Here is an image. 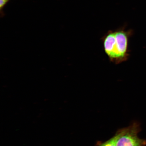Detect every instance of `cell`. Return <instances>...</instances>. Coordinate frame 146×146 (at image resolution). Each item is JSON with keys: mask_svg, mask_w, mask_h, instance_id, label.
I'll use <instances>...</instances> for the list:
<instances>
[{"mask_svg": "<svg viewBox=\"0 0 146 146\" xmlns=\"http://www.w3.org/2000/svg\"><path fill=\"white\" fill-rule=\"evenodd\" d=\"M140 130V125L137 123L120 129L115 135L116 146H145L146 140L138 136Z\"/></svg>", "mask_w": 146, "mask_h": 146, "instance_id": "7a4b0ae2", "label": "cell"}, {"mask_svg": "<svg viewBox=\"0 0 146 146\" xmlns=\"http://www.w3.org/2000/svg\"><path fill=\"white\" fill-rule=\"evenodd\" d=\"M132 33V30H125L123 27L109 31L102 38L104 50L111 62L118 64L128 59L129 40Z\"/></svg>", "mask_w": 146, "mask_h": 146, "instance_id": "6da1fadb", "label": "cell"}, {"mask_svg": "<svg viewBox=\"0 0 146 146\" xmlns=\"http://www.w3.org/2000/svg\"><path fill=\"white\" fill-rule=\"evenodd\" d=\"M98 146H116L115 137L114 136L110 139L100 144Z\"/></svg>", "mask_w": 146, "mask_h": 146, "instance_id": "3957f363", "label": "cell"}]
</instances>
